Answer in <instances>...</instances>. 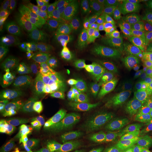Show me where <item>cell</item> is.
<instances>
[{
	"instance_id": "cell-29",
	"label": "cell",
	"mask_w": 152,
	"mask_h": 152,
	"mask_svg": "<svg viewBox=\"0 0 152 152\" xmlns=\"http://www.w3.org/2000/svg\"><path fill=\"white\" fill-rule=\"evenodd\" d=\"M66 113L73 120L74 123L78 121L79 113L77 106H68L66 107Z\"/></svg>"
},
{
	"instance_id": "cell-26",
	"label": "cell",
	"mask_w": 152,
	"mask_h": 152,
	"mask_svg": "<svg viewBox=\"0 0 152 152\" xmlns=\"http://www.w3.org/2000/svg\"><path fill=\"white\" fill-rule=\"evenodd\" d=\"M140 84L152 85V58L148 62L142 74Z\"/></svg>"
},
{
	"instance_id": "cell-6",
	"label": "cell",
	"mask_w": 152,
	"mask_h": 152,
	"mask_svg": "<svg viewBox=\"0 0 152 152\" xmlns=\"http://www.w3.org/2000/svg\"><path fill=\"white\" fill-rule=\"evenodd\" d=\"M151 58L132 47H122L117 51L110 70L121 77L132 78L142 74Z\"/></svg>"
},
{
	"instance_id": "cell-13",
	"label": "cell",
	"mask_w": 152,
	"mask_h": 152,
	"mask_svg": "<svg viewBox=\"0 0 152 152\" xmlns=\"http://www.w3.org/2000/svg\"><path fill=\"white\" fill-rule=\"evenodd\" d=\"M64 14L66 17L87 33L94 30L99 23L98 18L94 14L82 11L77 7H68Z\"/></svg>"
},
{
	"instance_id": "cell-19",
	"label": "cell",
	"mask_w": 152,
	"mask_h": 152,
	"mask_svg": "<svg viewBox=\"0 0 152 152\" xmlns=\"http://www.w3.org/2000/svg\"><path fill=\"white\" fill-rule=\"evenodd\" d=\"M10 152H48L43 144L33 140H24L16 145Z\"/></svg>"
},
{
	"instance_id": "cell-12",
	"label": "cell",
	"mask_w": 152,
	"mask_h": 152,
	"mask_svg": "<svg viewBox=\"0 0 152 152\" xmlns=\"http://www.w3.org/2000/svg\"><path fill=\"white\" fill-rule=\"evenodd\" d=\"M130 46L152 57V36L142 22L137 24L123 47Z\"/></svg>"
},
{
	"instance_id": "cell-14",
	"label": "cell",
	"mask_w": 152,
	"mask_h": 152,
	"mask_svg": "<svg viewBox=\"0 0 152 152\" xmlns=\"http://www.w3.org/2000/svg\"><path fill=\"white\" fill-rule=\"evenodd\" d=\"M90 35L95 38L96 40L105 44L115 51L118 50L121 47V39H120L118 32L117 28L110 29L102 27L98 23L94 30L88 32Z\"/></svg>"
},
{
	"instance_id": "cell-4",
	"label": "cell",
	"mask_w": 152,
	"mask_h": 152,
	"mask_svg": "<svg viewBox=\"0 0 152 152\" xmlns=\"http://www.w3.org/2000/svg\"><path fill=\"white\" fill-rule=\"evenodd\" d=\"M14 71L19 80L28 87L39 90H52L54 80L49 68L33 53L20 55L13 64Z\"/></svg>"
},
{
	"instance_id": "cell-20",
	"label": "cell",
	"mask_w": 152,
	"mask_h": 152,
	"mask_svg": "<svg viewBox=\"0 0 152 152\" xmlns=\"http://www.w3.org/2000/svg\"><path fill=\"white\" fill-rule=\"evenodd\" d=\"M94 15L98 19L107 16L114 10V8L106 0H91Z\"/></svg>"
},
{
	"instance_id": "cell-16",
	"label": "cell",
	"mask_w": 152,
	"mask_h": 152,
	"mask_svg": "<svg viewBox=\"0 0 152 152\" xmlns=\"http://www.w3.org/2000/svg\"><path fill=\"white\" fill-rule=\"evenodd\" d=\"M41 3L37 0L26 1V7L20 26L25 33H28L35 26L41 14Z\"/></svg>"
},
{
	"instance_id": "cell-11",
	"label": "cell",
	"mask_w": 152,
	"mask_h": 152,
	"mask_svg": "<svg viewBox=\"0 0 152 152\" xmlns=\"http://www.w3.org/2000/svg\"><path fill=\"white\" fill-rule=\"evenodd\" d=\"M145 1L138 3L131 9L123 11L118 23L117 30L118 32L122 47L128 39L129 34L133 28L141 22L142 14Z\"/></svg>"
},
{
	"instance_id": "cell-5",
	"label": "cell",
	"mask_w": 152,
	"mask_h": 152,
	"mask_svg": "<svg viewBox=\"0 0 152 152\" xmlns=\"http://www.w3.org/2000/svg\"><path fill=\"white\" fill-rule=\"evenodd\" d=\"M46 26L49 33L57 37L63 38L72 42L84 44L102 51L115 50L105 44L96 40L59 11H54L49 14Z\"/></svg>"
},
{
	"instance_id": "cell-17",
	"label": "cell",
	"mask_w": 152,
	"mask_h": 152,
	"mask_svg": "<svg viewBox=\"0 0 152 152\" xmlns=\"http://www.w3.org/2000/svg\"><path fill=\"white\" fill-rule=\"evenodd\" d=\"M25 32L20 25L1 26L0 29V45L21 39Z\"/></svg>"
},
{
	"instance_id": "cell-8",
	"label": "cell",
	"mask_w": 152,
	"mask_h": 152,
	"mask_svg": "<svg viewBox=\"0 0 152 152\" xmlns=\"http://www.w3.org/2000/svg\"><path fill=\"white\" fill-rule=\"evenodd\" d=\"M125 141L123 134L96 129L87 132L79 146L85 152H119Z\"/></svg>"
},
{
	"instance_id": "cell-21",
	"label": "cell",
	"mask_w": 152,
	"mask_h": 152,
	"mask_svg": "<svg viewBox=\"0 0 152 152\" xmlns=\"http://www.w3.org/2000/svg\"><path fill=\"white\" fill-rule=\"evenodd\" d=\"M86 134L83 131V129L77 128L75 130H68L66 132V140L68 147L74 149L80 145L85 140Z\"/></svg>"
},
{
	"instance_id": "cell-2",
	"label": "cell",
	"mask_w": 152,
	"mask_h": 152,
	"mask_svg": "<svg viewBox=\"0 0 152 152\" xmlns=\"http://www.w3.org/2000/svg\"><path fill=\"white\" fill-rule=\"evenodd\" d=\"M49 99L41 90L30 87H16L1 95V112L18 117L48 112Z\"/></svg>"
},
{
	"instance_id": "cell-18",
	"label": "cell",
	"mask_w": 152,
	"mask_h": 152,
	"mask_svg": "<svg viewBox=\"0 0 152 152\" xmlns=\"http://www.w3.org/2000/svg\"><path fill=\"white\" fill-rule=\"evenodd\" d=\"M79 113L78 121L75 123L77 128L81 129L91 128L94 125L92 116V109L85 105L77 106Z\"/></svg>"
},
{
	"instance_id": "cell-30",
	"label": "cell",
	"mask_w": 152,
	"mask_h": 152,
	"mask_svg": "<svg viewBox=\"0 0 152 152\" xmlns=\"http://www.w3.org/2000/svg\"><path fill=\"white\" fill-rule=\"evenodd\" d=\"M108 3L110 4L114 9L121 8V6L124 2L123 0H106Z\"/></svg>"
},
{
	"instance_id": "cell-33",
	"label": "cell",
	"mask_w": 152,
	"mask_h": 152,
	"mask_svg": "<svg viewBox=\"0 0 152 152\" xmlns=\"http://www.w3.org/2000/svg\"><path fill=\"white\" fill-rule=\"evenodd\" d=\"M151 138H152V132H151Z\"/></svg>"
},
{
	"instance_id": "cell-24",
	"label": "cell",
	"mask_w": 152,
	"mask_h": 152,
	"mask_svg": "<svg viewBox=\"0 0 152 152\" xmlns=\"http://www.w3.org/2000/svg\"><path fill=\"white\" fill-rule=\"evenodd\" d=\"M137 96L145 106L149 105L152 101V85L140 84L137 87Z\"/></svg>"
},
{
	"instance_id": "cell-28",
	"label": "cell",
	"mask_w": 152,
	"mask_h": 152,
	"mask_svg": "<svg viewBox=\"0 0 152 152\" xmlns=\"http://www.w3.org/2000/svg\"><path fill=\"white\" fill-rule=\"evenodd\" d=\"M150 18H152V0L145 1V4H144L143 11H142L141 21H144Z\"/></svg>"
},
{
	"instance_id": "cell-22",
	"label": "cell",
	"mask_w": 152,
	"mask_h": 152,
	"mask_svg": "<svg viewBox=\"0 0 152 152\" xmlns=\"http://www.w3.org/2000/svg\"><path fill=\"white\" fill-rule=\"evenodd\" d=\"M122 11L121 8L114 9V10L111 14L103 17V18L98 19L99 24L106 28H110V29L117 28L118 23Z\"/></svg>"
},
{
	"instance_id": "cell-10",
	"label": "cell",
	"mask_w": 152,
	"mask_h": 152,
	"mask_svg": "<svg viewBox=\"0 0 152 152\" xmlns=\"http://www.w3.org/2000/svg\"><path fill=\"white\" fill-rule=\"evenodd\" d=\"M22 128L20 117L1 112L0 115V151L4 152L16 140Z\"/></svg>"
},
{
	"instance_id": "cell-25",
	"label": "cell",
	"mask_w": 152,
	"mask_h": 152,
	"mask_svg": "<svg viewBox=\"0 0 152 152\" xmlns=\"http://www.w3.org/2000/svg\"><path fill=\"white\" fill-rule=\"evenodd\" d=\"M21 39L12 42L0 45V56H3L10 58L11 54L14 52L15 49L18 47Z\"/></svg>"
},
{
	"instance_id": "cell-3",
	"label": "cell",
	"mask_w": 152,
	"mask_h": 152,
	"mask_svg": "<svg viewBox=\"0 0 152 152\" xmlns=\"http://www.w3.org/2000/svg\"><path fill=\"white\" fill-rule=\"evenodd\" d=\"M72 89L80 98L91 103L111 106L118 103L121 98V90L116 83L93 72L74 81Z\"/></svg>"
},
{
	"instance_id": "cell-1",
	"label": "cell",
	"mask_w": 152,
	"mask_h": 152,
	"mask_svg": "<svg viewBox=\"0 0 152 152\" xmlns=\"http://www.w3.org/2000/svg\"><path fill=\"white\" fill-rule=\"evenodd\" d=\"M38 47L47 63L71 80H76L92 68L49 32L39 38Z\"/></svg>"
},
{
	"instance_id": "cell-23",
	"label": "cell",
	"mask_w": 152,
	"mask_h": 152,
	"mask_svg": "<svg viewBox=\"0 0 152 152\" xmlns=\"http://www.w3.org/2000/svg\"><path fill=\"white\" fill-rule=\"evenodd\" d=\"M66 113V106H57L48 111L47 117L49 121L56 126L60 128L63 117Z\"/></svg>"
},
{
	"instance_id": "cell-31",
	"label": "cell",
	"mask_w": 152,
	"mask_h": 152,
	"mask_svg": "<svg viewBox=\"0 0 152 152\" xmlns=\"http://www.w3.org/2000/svg\"><path fill=\"white\" fill-rule=\"evenodd\" d=\"M144 24V26L147 27L148 30L149 31L150 34H151L152 36V18H150L147 20H144V21H141Z\"/></svg>"
},
{
	"instance_id": "cell-27",
	"label": "cell",
	"mask_w": 152,
	"mask_h": 152,
	"mask_svg": "<svg viewBox=\"0 0 152 152\" xmlns=\"http://www.w3.org/2000/svg\"><path fill=\"white\" fill-rule=\"evenodd\" d=\"M119 152H145L141 145L137 142H130L125 144Z\"/></svg>"
},
{
	"instance_id": "cell-32",
	"label": "cell",
	"mask_w": 152,
	"mask_h": 152,
	"mask_svg": "<svg viewBox=\"0 0 152 152\" xmlns=\"http://www.w3.org/2000/svg\"><path fill=\"white\" fill-rule=\"evenodd\" d=\"M148 106H149V107L150 108V109H151V110L152 111V101L149 104V105H148Z\"/></svg>"
},
{
	"instance_id": "cell-7",
	"label": "cell",
	"mask_w": 152,
	"mask_h": 152,
	"mask_svg": "<svg viewBox=\"0 0 152 152\" xmlns=\"http://www.w3.org/2000/svg\"><path fill=\"white\" fill-rule=\"evenodd\" d=\"M92 116L93 123L99 130L115 133L127 128L132 121L126 112L106 105L94 106Z\"/></svg>"
},
{
	"instance_id": "cell-9",
	"label": "cell",
	"mask_w": 152,
	"mask_h": 152,
	"mask_svg": "<svg viewBox=\"0 0 152 152\" xmlns=\"http://www.w3.org/2000/svg\"><path fill=\"white\" fill-rule=\"evenodd\" d=\"M56 37L62 42L78 58L86 63L91 68L96 71L103 70L106 64L113 60L115 56V50L102 51L84 44L72 42L63 38Z\"/></svg>"
},
{
	"instance_id": "cell-15",
	"label": "cell",
	"mask_w": 152,
	"mask_h": 152,
	"mask_svg": "<svg viewBox=\"0 0 152 152\" xmlns=\"http://www.w3.org/2000/svg\"><path fill=\"white\" fill-rule=\"evenodd\" d=\"M26 1L15 0L9 4L1 20V26H16L21 24Z\"/></svg>"
}]
</instances>
